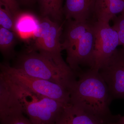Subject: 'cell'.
I'll return each mask as SVG.
<instances>
[{"mask_svg": "<svg viewBox=\"0 0 124 124\" xmlns=\"http://www.w3.org/2000/svg\"><path fill=\"white\" fill-rule=\"evenodd\" d=\"M77 77L70 91L69 104L102 117H115L109 108L112 101L108 87L99 71L90 68Z\"/></svg>", "mask_w": 124, "mask_h": 124, "instance_id": "6da1fadb", "label": "cell"}, {"mask_svg": "<svg viewBox=\"0 0 124 124\" xmlns=\"http://www.w3.org/2000/svg\"><path fill=\"white\" fill-rule=\"evenodd\" d=\"M14 67L33 77L63 86L70 91L77 80L76 74L62 57L31 50L18 55Z\"/></svg>", "mask_w": 124, "mask_h": 124, "instance_id": "7a4b0ae2", "label": "cell"}, {"mask_svg": "<svg viewBox=\"0 0 124 124\" xmlns=\"http://www.w3.org/2000/svg\"><path fill=\"white\" fill-rule=\"evenodd\" d=\"M0 80L32 124H55L67 106L33 93L0 74Z\"/></svg>", "mask_w": 124, "mask_h": 124, "instance_id": "3957f363", "label": "cell"}, {"mask_svg": "<svg viewBox=\"0 0 124 124\" xmlns=\"http://www.w3.org/2000/svg\"><path fill=\"white\" fill-rule=\"evenodd\" d=\"M86 31L73 30L64 37L62 43L63 50L66 51V62L76 74L82 71L80 66H94L93 54L95 42L94 22Z\"/></svg>", "mask_w": 124, "mask_h": 124, "instance_id": "277c9868", "label": "cell"}, {"mask_svg": "<svg viewBox=\"0 0 124 124\" xmlns=\"http://www.w3.org/2000/svg\"><path fill=\"white\" fill-rule=\"evenodd\" d=\"M0 75L24 86L33 93L56 100L65 105L69 104L70 92L63 86L27 75L7 63H0Z\"/></svg>", "mask_w": 124, "mask_h": 124, "instance_id": "5b68a950", "label": "cell"}, {"mask_svg": "<svg viewBox=\"0 0 124 124\" xmlns=\"http://www.w3.org/2000/svg\"><path fill=\"white\" fill-rule=\"evenodd\" d=\"M94 26L95 42L92 69L99 71L117 49L119 46V39L117 31L109 23L95 21Z\"/></svg>", "mask_w": 124, "mask_h": 124, "instance_id": "8992f818", "label": "cell"}, {"mask_svg": "<svg viewBox=\"0 0 124 124\" xmlns=\"http://www.w3.org/2000/svg\"><path fill=\"white\" fill-rule=\"evenodd\" d=\"M62 26L57 22L53 21L49 17H44L39 20L33 36L35 39V49L53 56L62 57Z\"/></svg>", "mask_w": 124, "mask_h": 124, "instance_id": "52a82bcc", "label": "cell"}, {"mask_svg": "<svg viewBox=\"0 0 124 124\" xmlns=\"http://www.w3.org/2000/svg\"><path fill=\"white\" fill-rule=\"evenodd\" d=\"M99 71L107 85L112 101L116 99L124 100V67L117 49L102 65Z\"/></svg>", "mask_w": 124, "mask_h": 124, "instance_id": "ba28073f", "label": "cell"}, {"mask_svg": "<svg viewBox=\"0 0 124 124\" xmlns=\"http://www.w3.org/2000/svg\"><path fill=\"white\" fill-rule=\"evenodd\" d=\"M120 116L116 115L113 118L102 117L69 104L64 107L55 124H113Z\"/></svg>", "mask_w": 124, "mask_h": 124, "instance_id": "9c48e42d", "label": "cell"}, {"mask_svg": "<svg viewBox=\"0 0 124 124\" xmlns=\"http://www.w3.org/2000/svg\"><path fill=\"white\" fill-rule=\"evenodd\" d=\"M0 124H32L6 90L0 92Z\"/></svg>", "mask_w": 124, "mask_h": 124, "instance_id": "30bf717a", "label": "cell"}, {"mask_svg": "<svg viewBox=\"0 0 124 124\" xmlns=\"http://www.w3.org/2000/svg\"><path fill=\"white\" fill-rule=\"evenodd\" d=\"M97 0H66L63 7L66 20L78 21L93 20Z\"/></svg>", "mask_w": 124, "mask_h": 124, "instance_id": "8fae6325", "label": "cell"}, {"mask_svg": "<svg viewBox=\"0 0 124 124\" xmlns=\"http://www.w3.org/2000/svg\"><path fill=\"white\" fill-rule=\"evenodd\" d=\"M124 10V0H97L93 19L110 22Z\"/></svg>", "mask_w": 124, "mask_h": 124, "instance_id": "7c38bea8", "label": "cell"}, {"mask_svg": "<svg viewBox=\"0 0 124 124\" xmlns=\"http://www.w3.org/2000/svg\"><path fill=\"white\" fill-rule=\"evenodd\" d=\"M39 20L31 14L19 13L15 17V32L23 39L33 36Z\"/></svg>", "mask_w": 124, "mask_h": 124, "instance_id": "4fadbf2b", "label": "cell"}, {"mask_svg": "<svg viewBox=\"0 0 124 124\" xmlns=\"http://www.w3.org/2000/svg\"><path fill=\"white\" fill-rule=\"evenodd\" d=\"M41 11L44 17H51L56 22L62 20L63 16V0H39Z\"/></svg>", "mask_w": 124, "mask_h": 124, "instance_id": "5bb4252c", "label": "cell"}, {"mask_svg": "<svg viewBox=\"0 0 124 124\" xmlns=\"http://www.w3.org/2000/svg\"><path fill=\"white\" fill-rule=\"evenodd\" d=\"M15 44V32L0 27V50L3 55L10 56Z\"/></svg>", "mask_w": 124, "mask_h": 124, "instance_id": "9a60e30c", "label": "cell"}, {"mask_svg": "<svg viewBox=\"0 0 124 124\" xmlns=\"http://www.w3.org/2000/svg\"><path fill=\"white\" fill-rule=\"evenodd\" d=\"M15 16L7 6L0 2V25L15 32Z\"/></svg>", "mask_w": 124, "mask_h": 124, "instance_id": "2e32d148", "label": "cell"}, {"mask_svg": "<svg viewBox=\"0 0 124 124\" xmlns=\"http://www.w3.org/2000/svg\"><path fill=\"white\" fill-rule=\"evenodd\" d=\"M112 27L117 31L119 39V46H122L124 49V13L116 16L112 20Z\"/></svg>", "mask_w": 124, "mask_h": 124, "instance_id": "e0dca14e", "label": "cell"}, {"mask_svg": "<svg viewBox=\"0 0 124 124\" xmlns=\"http://www.w3.org/2000/svg\"><path fill=\"white\" fill-rule=\"evenodd\" d=\"M0 2L7 6L15 17L19 13V7L16 0H0Z\"/></svg>", "mask_w": 124, "mask_h": 124, "instance_id": "ac0fdd59", "label": "cell"}, {"mask_svg": "<svg viewBox=\"0 0 124 124\" xmlns=\"http://www.w3.org/2000/svg\"><path fill=\"white\" fill-rule=\"evenodd\" d=\"M117 51L124 67V49L123 48L121 49H117Z\"/></svg>", "mask_w": 124, "mask_h": 124, "instance_id": "d6986e66", "label": "cell"}, {"mask_svg": "<svg viewBox=\"0 0 124 124\" xmlns=\"http://www.w3.org/2000/svg\"><path fill=\"white\" fill-rule=\"evenodd\" d=\"M114 124H124V116H122L121 115L119 119Z\"/></svg>", "mask_w": 124, "mask_h": 124, "instance_id": "ffe728a7", "label": "cell"}, {"mask_svg": "<svg viewBox=\"0 0 124 124\" xmlns=\"http://www.w3.org/2000/svg\"><path fill=\"white\" fill-rule=\"evenodd\" d=\"M23 1H25V2H29L30 1H31V0H23Z\"/></svg>", "mask_w": 124, "mask_h": 124, "instance_id": "44dd1931", "label": "cell"}, {"mask_svg": "<svg viewBox=\"0 0 124 124\" xmlns=\"http://www.w3.org/2000/svg\"><path fill=\"white\" fill-rule=\"evenodd\" d=\"M122 13H124V11H123V12H122V13L121 14H122Z\"/></svg>", "mask_w": 124, "mask_h": 124, "instance_id": "7402d4cb", "label": "cell"}, {"mask_svg": "<svg viewBox=\"0 0 124 124\" xmlns=\"http://www.w3.org/2000/svg\"></svg>", "mask_w": 124, "mask_h": 124, "instance_id": "603a6c76", "label": "cell"}]
</instances>
